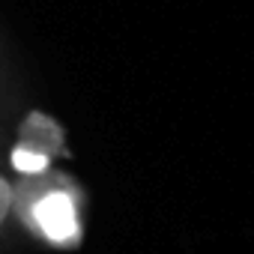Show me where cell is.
Wrapping results in <instances>:
<instances>
[{"instance_id":"obj_3","label":"cell","mask_w":254,"mask_h":254,"mask_svg":"<svg viewBox=\"0 0 254 254\" xmlns=\"http://www.w3.org/2000/svg\"><path fill=\"white\" fill-rule=\"evenodd\" d=\"M15 227H18V221H15V180L0 165V254L6 251Z\"/></svg>"},{"instance_id":"obj_2","label":"cell","mask_w":254,"mask_h":254,"mask_svg":"<svg viewBox=\"0 0 254 254\" xmlns=\"http://www.w3.org/2000/svg\"><path fill=\"white\" fill-rule=\"evenodd\" d=\"M18 147L36 153V156H45L48 162H66L72 159V147H69V135L60 126L57 117H51L48 111L42 108H30L21 123H18V132H15V141Z\"/></svg>"},{"instance_id":"obj_1","label":"cell","mask_w":254,"mask_h":254,"mask_svg":"<svg viewBox=\"0 0 254 254\" xmlns=\"http://www.w3.org/2000/svg\"><path fill=\"white\" fill-rule=\"evenodd\" d=\"M15 221L51 251H78L87 233V191L60 168L15 180Z\"/></svg>"}]
</instances>
